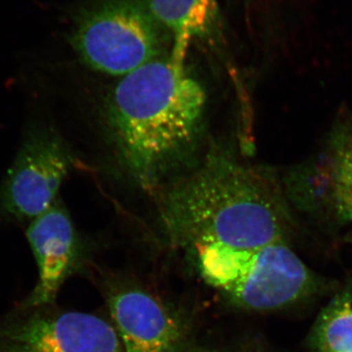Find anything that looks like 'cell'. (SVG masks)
<instances>
[{
    "instance_id": "8992f818",
    "label": "cell",
    "mask_w": 352,
    "mask_h": 352,
    "mask_svg": "<svg viewBox=\"0 0 352 352\" xmlns=\"http://www.w3.org/2000/svg\"><path fill=\"white\" fill-rule=\"evenodd\" d=\"M22 311L0 322V352H124L115 327L97 315Z\"/></svg>"
},
{
    "instance_id": "3957f363",
    "label": "cell",
    "mask_w": 352,
    "mask_h": 352,
    "mask_svg": "<svg viewBox=\"0 0 352 352\" xmlns=\"http://www.w3.org/2000/svg\"><path fill=\"white\" fill-rule=\"evenodd\" d=\"M194 256L203 279L245 309H281L317 288L314 273L285 241L254 250L210 245Z\"/></svg>"
},
{
    "instance_id": "6da1fadb",
    "label": "cell",
    "mask_w": 352,
    "mask_h": 352,
    "mask_svg": "<svg viewBox=\"0 0 352 352\" xmlns=\"http://www.w3.org/2000/svg\"><path fill=\"white\" fill-rule=\"evenodd\" d=\"M162 219L179 247L254 250L285 241L288 217L268 180L230 157L212 154L164 196Z\"/></svg>"
},
{
    "instance_id": "9c48e42d",
    "label": "cell",
    "mask_w": 352,
    "mask_h": 352,
    "mask_svg": "<svg viewBox=\"0 0 352 352\" xmlns=\"http://www.w3.org/2000/svg\"><path fill=\"white\" fill-rule=\"evenodd\" d=\"M160 25L173 34V55L185 60L193 41L217 43L223 34L217 0H145Z\"/></svg>"
},
{
    "instance_id": "277c9868",
    "label": "cell",
    "mask_w": 352,
    "mask_h": 352,
    "mask_svg": "<svg viewBox=\"0 0 352 352\" xmlns=\"http://www.w3.org/2000/svg\"><path fill=\"white\" fill-rule=\"evenodd\" d=\"M166 32L145 0H92L76 15L71 43L89 68L124 76L161 57Z\"/></svg>"
},
{
    "instance_id": "8fae6325",
    "label": "cell",
    "mask_w": 352,
    "mask_h": 352,
    "mask_svg": "<svg viewBox=\"0 0 352 352\" xmlns=\"http://www.w3.org/2000/svg\"><path fill=\"white\" fill-rule=\"evenodd\" d=\"M328 160L332 207L339 219L352 221V124L333 133Z\"/></svg>"
},
{
    "instance_id": "30bf717a",
    "label": "cell",
    "mask_w": 352,
    "mask_h": 352,
    "mask_svg": "<svg viewBox=\"0 0 352 352\" xmlns=\"http://www.w3.org/2000/svg\"><path fill=\"white\" fill-rule=\"evenodd\" d=\"M308 340L315 352H352V286L322 309Z\"/></svg>"
},
{
    "instance_id": "52a82bcc",
    "label": "cell",
    "mask_w": 352,
    "mask_h": 352,
    "mask_svg": "<svg viewBox=\"0 0 352 352\" xmlns=\"http://www.w3.org/2000/svg\"><path fill=\"white\" fill-rule=\"evenodd\" d=\"M25 237L38 266V281L21 310L36 309L54 302L78 254L75 226L59 200L30 222Z\"/></svg>"
},
{
    "instance_id": "7a4b0ae2",
    "label": "cell",
    "mask_w": 352,
    "mask_h": 352,
    "mask_svg": "<svg viewBox=\"0 0 352 352\" xmlns=\"http://www.w3.org/2000/svg\"><path fill=\"white\" fill-rule=\"evenodd\" d=\"M207 95L185 60L157 58L122 76L109 102L120 157L143 187H151L195 142Z\"/></svg>"
},
{
    "instance_id": "7c38bea8",
    "label": "cell",
    "mask_w": 352,
    "mask_h": 352,
    "mask_svg": "<svg viewBox=\"0 0 352 352\" xmlns=\"http://www.w3.org/2000/svg\"><path fill=\"white\" fill-rule=\"evenodd\" d=\"M176 352H217L208 351V349H200V347H180Z\"/></svg>"
},
{
    "instance_id": "ba28073f",
    "label": "cell",
    "mask_w": 352,
    "mask_h": 352,
    "mask_svg": "<svg viewBox=\"0 0 352 352\" xmlns=\"http://www.w3.org/2000/svg\"><path fill=\"white\" fill-rule=\"evenodd\" d=\"M111 316L124 352H176L182 329L163 302L141 289H126L111 296Z\"/></svg>"
},
{
    "instance_id": "5b68a950",
    "label": "cell",
    "mask_w": 352,
    "mask_h": 352,
    "mask_svg": "<svg viewBox=\"0 0 352 352\" xmlns=\"http://www.w3.org/2000/svg\"><path fill=\"white\" fill-rule=\"evenodd\" d=\"M72 162L71 153L55 132L32 129L0 185V214L31 222L44 214L56 203Z\"/></svg>"
}]
</instances>
